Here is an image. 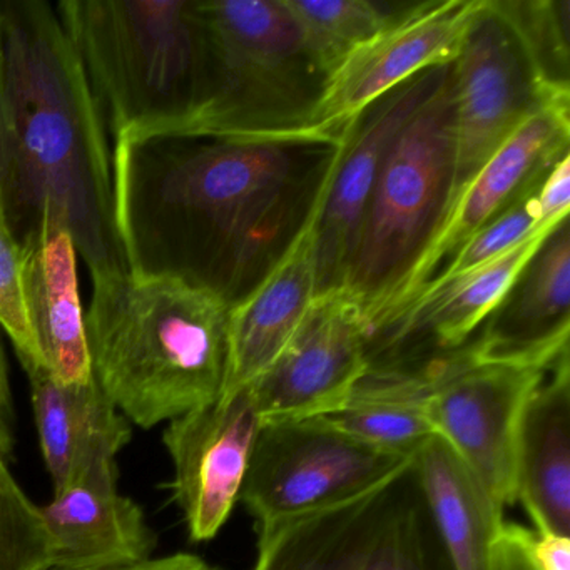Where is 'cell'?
Here are the masks:
<instances>
[{"label":"cell","instance_id":"16","mask_svg":"<svg viewBox=\"0 0 570 570\" xmlns=\"http://www.w3.org/2000/svg\"><path fill=\"white\" fill-rule=\"evenodd\" d=\"M480 328L466 343L483 360L549 370L569 352V216L547 233Z\"/></svg>","mask_w":570,"mask_h":570},{"label":"cell","instance_id":"5","mask_svg":"<svg viewBox=\"0 0 570 570\" xmlns=\"http://www.w3.org/2000/svg\"><path fill=\"white\" fill-rule=\"evenodd\" d=\"M456 101L449 75L403 126L376 176L343 288L373 336L389 328L452 209Z\"/></svg>","mask_w":570,"mask_h":570},{"label":"cell","instance_id":"9","mask_svg":"<svg viewBox=\"0 0 570 570\" xmlns=\"http://www.w3.org/2000/svg\"><path fill=\"white\" fill-rule=\"evenodd\" d=\"M425 363L435 435L455 450L503 510L513 505L520 422L550 368L483 360L469 343Z\"/></svg>","mask_w":570,"mask_h":570},{"label":"cell","instance_id":"19","mask_svg":"<svg viewBox=\"0 0 570 570\" xmlns=\"http://www.w3.org/2000/svg\"><path fill=\"white\" fill-rule=\"evenodd\" d=\"M550 229L530 236L472 272L423 289L389 328L373 336L370 365L383 352L390 353L392 362L396 353L406 352L413 343L430 342L440 353L465 345L502 302L513 279Z\"/></svg>","mask_w":570,"mask_h":570},{"label":"cell","instance_id":"11","mask_svg":"<svg viewBox=\"0 0 570 570\" xmlns=\"http://www.w3.org/2000/svg\"><path fill=\"white\" fill-rule=\"evenodd\" d=\"M372 330L352 293H318L288 345L246 386L262 422L338 413L370 370Z\"/></svg>","mask_w":570,"mask_h":570},{"label":"cell","instance_id":"6","mask_svg":"<svg viewBox=\"0 0 570 570\" xmlns=\"http://www.w3.org/2000/svg\"><path fill=\"white\" fill-rule=\"evenodd\" d=\"M198 8L205 105L183 131L245 136L318 128L315 111L328 76L285 0H198Z\"/></svg>","mask_w":570,"mask_h":570},{"label":"cell","instance_id":"3","mask_svg":"<svg viewBox=\"0 0 570 570\" xmlns=\"http://www.w3.org/2000/svg\"><path fill=\"white\" fill-rule=\"evenodd\" d=\"M229 306L171 276L92 278L85 315L92 376L132 425L149 430L222 396Z\"/></svg>","mask_w":570,"mask_h":570},{"label":"cell","instance_id":"8","mask_svg":"<svg viewBox=\"0 0 570 570\" xmlns=\"http://www.w3.org/2000/svg\"><path fill=\"white\" fill-rule=\"evenodd\" d=\"M412 459L355 439L328 416L265 422L239 500L265 525L352 499Z\"/></svg>","mask_w":570,"mask_h":570},{"label":"cell","instance_id":"25","mask_svg":"<svg viewBox=\"0 0 570 570\" xmlns=\"http://www.w3.org/2000/svg\"><path fill=\"white\" fill-rule=\"evenodd\" d=\"M312 52L326 76L360 46L392 26L403 12L370 0H285Z\"/></svg>","mask_w":570,"mask_h":570},{"label":"cell","instance_id":"24","mask_svg":"<svg viewBox=\"0 0 570 570\" xmlns=\"http://www.w3.org/2000/svg\"><path fill=\"white\" fill-rule=\"evenodd\" d=\"M328 419L375 449L415 456L435 435L426 363L370 368L346 405Z\"/></svg>","mask_w":570,"mask_h":570},{"label":"cell","instance_id":"33","mask_svg":"<svg viewBox=\"0 0 570 570\" xmlns=\"http://www.w3.org/2000/svg\"><path fill=\"white\" fill-rule=\"evenodd\" d=\"M492 570H537L517 537L513 522L503 523L502 533L493 549Z\"/></svg>","mask_w":570,"mask_h":570},{"label":"cell","instance_id":"18","mask_svg":"<svg viewBox=\"0 0 570 570\" xmlns=\"http://www.w3.org/2000/svg\"><path fill=\"white\" fill-rule=\"evenodd\" d=\"M316 216L273 272L243 302L229 308L222 396L252 385L275 362L318 295Z\"/></svg>","mask_w":570,"mask_h":570},{"label":"cell","instance_id":"28","mask_svg":"<svg viewBox=\"0 0 570 570\" xmlns=\"http://www.w3.org/2000/svg\"><path fill=\"white\" fill-rule=\"evenodd\" d=\"M543 179L537 185L530 186L512 205L507 206L497 218H493L485 228L473 235L470 242L460 249L459 255L452 259V263L429 286L472 272V269L492 262L497 256L515 248L517 245L525 242L530 236L550 229L542 228L539 225V215H537L535 196L540 186H542Z\"/></svg>","mask_w":570,"mask_h":570},{"label":"cell","instance_id":"29","mask_svg":"<svg viewBox=\"0 0 570 570\" xmlns=\"http://www.w3.org/2000/svg\"><path fill=\"white\" fill-rule=\"evenodd\" d=\"M24 248L0 209V328L11 338L26 372L41 365L26 306Z\"/></svg>","mask_w":570,"mask_h":570},{"label":"cell","instance_id":"31","mask_svg":"<svg viewBox=\"0 0 570 570\" xmlns=\"http://www.w3.org/2000/svg\"><path fill=\"white\" fill-rule=\"evenodd\" d=\"M515 532L537 570H570V537L529 530L519 523Z\"/></svg>","mask_w":570,"mask_h":570},{"label":"cell","instance_id":"20","mask_svg":"<svg viewBox=\"0 0 570 570\" xmlns=\"http://www.w3.org/2000/svg\"><path fill=\"white\" fill-rule=\"evenodd\" d=\"M24 253L26 306L42 368L68 385L88 383L92 363L75 243L61 226L48 225Z\"/></svg>","mask_w":570,"mask_h":570},{"label":"cell","instance_id":"1","mask_svg":"<svg viewBox=\"0 0 570 570\" xmlns=\"http://www.w3.org/2000/svg\"><path fill=\"white\" fill-rule=\"evenodd\" d=\"M353 125L116 138V226L129 272L183 279L238 305L322 208Z\"/></svg>","mask_w":570,"mask_h":570},{"label":"cell","instance_id":"34","mask_svg":"<svg viewBox=\"0 0 570 570\" xmlns=\"http://www.w3.org/2000/svg\"><path fill=\"white\" fill-rule=\"evenodd\" d=\"M105 570H222L218 567L203 560L202 557L193 553L178 552L165 557H149L141 562L129 563V566L112 567Z\"/></svg>","mask_w":570,"mask_h":570},{"label":"cell","instance_id":"7","mask_svg":"<svg viewBox=\"0 0 570 570\" xmlns=\"http://www.w3.org/2000/svg\"><path fill=\"white\" fill-rule=\"evenodd\" d=\"M256 532L252 570H455L430 517L415 456L352 499Z\"/></svg>","mask_w":570,"mask_h":570},{"label":"cell","instance_id":"13","mask_svg":"<svg viewBox=\"0 0 570 570\" xmlns=\"http://www.w3.org/2000/svg\"><path fill=\"white\" fill-rule=\"evenodd\" d=\"M433 66L380 96L356 116L315 223L318 293L343 288L358 245L366 205L393 139L449 75Z\"/></svg>","mask_w":570,"mask_h":570},{"label":"cell","instance_id":"2","mask_svg":"<svg viewBox=\"0 0 570 570\" xmlns=\"http://www.w3.org/2000/svg\"><path fill=\"white\" fill-rule=\"evenodd\" d=\"M6 169L0 209L24 248L48 225L69 233L91 278L129 272L116 226L108 125L48 2H0Z\"/></svg>","mask_w":570,"mask_h":570},{"label":"cell","instance_id":"35","mask_svg":"<svg viewBox=\"0 0 570 570\" xmlns=\"http://www.w3.org/2000/svg\"><path fill=\"white\" fill-rule=\"evenodd\" d=\"M6 169V96L4 79H2V62H0V191L4 183Z\"/></svg>","mask_w":570,"mask_h":570},{"label":"cell","instance_id":"23","mask_svg":"<svg viewBox=\"0 0 570 570\" xmlns=\"http://www.w3.org/2000/svg\"><path fill=\"white\" fill-rule=\"evenodd\" d=\"M420 485L455 570H492L503 509L455 450L433 435L415 455Z\"/></svg>","mask_w":570,"mask_h":570},{"label":"cell","instance_id":"10","mask_svg":"<svg viewBox=\"0 0 570 570\" xmlns=\"http://www.w3.org/2000/svg\"><path fill=\"white\" fill-rule=\"evenodd\" d=\"M456 101L453 206L485 163L543 106L570 101L540 81L495 0H483L453 59ZM450 209V213H452Z\"/></svg>","mask_w":570,"mask_h":570},{"label":"cell","instance_id":"22","mask_svg":"<svg viewBox=\"0 0 570 570\" xmlns=\"http://www.w3.org/2000/svg\"><path fill=\"white\" fill-rule=\"evenodd\" d=\"M517 500L540 532L570 537L569 352L550 366L520 422Z\"/></svg>","mask_w":570,"mask_h":570},{"label":"cell","instance_id":"32","mask_svg":"<svg viewBox=\"0 0 570 570\" xmlns=\"http://www.w3.org/2000/svg\"><path fill=\"white\" fill-rule=\"evenodd\" d=\"M14 420L8 358L0 340V456H4L6 460L14 452Z\"/></svg>","mask_w":570,"mask_h":570},{"label":"cell","instance_id":"4","mask_svg":"<svg viewBox=\"0 0 570 570\" xmlns=\"http://www.w3.org/2000/svg\"><path fill=\"white\" fill-rule=\"evenodd\" d=\"M112 138L188 128L205 105L198 0H65L56 6Z\"/></svg>","mask_w":570,"mask_h":570},{"label":"cell","instance_id":"27","mask_svg":"<svg viewBox=\"0 0 570 570\" xmlns=\"http://www.w3.org/2000/svg\"><path fill=\"white\" fill-rule=\"evenodd\" d=\"M52 542L42 517L0 456V570H51Z\"/></svg>","mask_w":570,"mask_h":570},{"label":"cell","instance_id":"26","mask_svg":"<svg viewBox=\"0 0 570 570\" xmlns=\"http://www.w3.org/2000/svg\"><path fill=\"white\" fill-rule=\"evenodd\" d=\"M549 91L570 96L569 0H495Z\"/></svg>","mask_w":570,"mask_h":570},{"label":"cell","instance_id":"14","mask_svg":"<svg viewBox=\"0 0 570 570\" xmlns=\"http://www.w3.org/2000/svg\"><path fill=\"white\" fill-rule=\"evenodd\" d=\"M482 4L483 0H445L410 6L330 76L315 111V126L346 128L380 96L406 79L452 62Z\"/></svg>","mask_w":570,"mask_h":570},{"label":"cell","instance_id":"12","mask_svg":"<svg viewBox=\"0 0 570 570\" xmlns=\"http://www.w3.org/2000/svg\"><path fill=\"white\" fill-rule=\"evenodd\" d=\"M262 423L248 389L168 422L163 443L175 469L173 495L193 542L215 539L232 515Z\"/></svg>","mask_w":570,"mask_h":570},{"label":"cell","instance_id":"21","mask_svg":"<svg viewBox=\"0 0 570 570\" xmlns=\"http://www.w3.org/2000/svg\"><path fill=\"white\" fill-rule=\"evenodd\" d=\"M39 442L55 493L92 465L116 460L131 440V423L112 405L95 376L61 383L42 366L28 370Z\"/></svg>","mask_w":570,"mask_h":570},{"label":"cell","instance_id":"30","mask_svg":"<svg viewBox=\"0 0 570 570\" xmlns=\"http://www.w3.org/2000/svg\"><path fill=\"white\" fill-rule=\"evenodd\" d=\"M537 215L542 228H552L569 216L570 155L563 156L543 179L535 196Z\"/></svg>","mask_w":570,"mask_h":570},{"label":"cell","instance_id":"17","mask_svg":"<svg viewBox=\"0 0 570 570\" xmlns=\"http://www.w3.org/2000/svg\"><path fill=\"white\" fill-rule=\"evenodd\" d=\"M51 570H105L149 559L156 537L135 500L119 492L116 460L96 463L41 507Z\"/></svg>","mask_w":570,"mask_h":570},{"label":"cell","instance_id":"15","mask_svg":"<svg viewBox=\"0 0 570 570\" xmlns=\"http://www.w3.org/2000/svg\"><path fill=\"white\" fill-rule=\"evenodd\" d=\"M569 146L570 101L552 102L530 116L485 163L453 206L413 278L399 316L452 263L473 235L530 186L542 181L569 155Z\"/></svg>","mask_w":570,"mask_h":570}]
</instances>
